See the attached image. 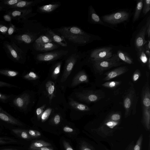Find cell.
I'll return each instance as SVG.
<instances>
[{
    "label": "cell",
    "instance_id": "cell-41",
    "mask_svg": "<svg viewBox=\"0 0 150 150\" xmlns=\"http://www.w3.org/2000/svg\"><path fill=\"white\" fill-rule=\"evenodd\" d=\"M9 27V24L4 21H0V33L3 35L6 34Z\"/></svg>",
    "mask_w": 150,
    "mask_h": 150
},
{
    "label": "cell",
    "instance_id": "cell-40",
    "mask_svg": "<svg viewBox=\"0 0 150 150\" xmlns=\"http://www.w3.org/2000/svg\"><path fill=\"white\" fill-rule=\"evenodd\" d=\"M79 148L80 150H96L93 145L84 140L81 142Z\"/></svg>",
    "mask_w": 150,
    "mask_h": 150
},
{
    "label": "cell",
    "instance_id": "cell-58",
    "mask_svg": "<svg viewBox=\"0 0 150 150\" xmlns=\"http://www.w3.org/2000/svg\"><path fill=\"white\" fill-rule=\"evenodd\" d=\"M146 64L149 70L150 69V57H148Z\"/></svg>",
    "mask_w": 150,
    "mask_h": 150
},
{
    "label": "cell",
    "instance_id": "cell-48",
    "mask_svg": "<svg viewBox=\"0 0 150 150\" xmlns=\"http://www.w3.org/2000/svg\"><path fill=\"white\" fill-rule=\"evenodd\" d=\"M61 120V116L58 114L55 115L51 120L52 123L54 125H58L60 122Z\"/></svg>",
    "mask_w": 150,
    "mask_h": 150
},
{
    "label": "cell",
    "instance_id": "cell-37",
    "mask_svg": "<svg viewBox=\"0 0 150 150\" xmlns=\"http://www.w3.org/2000/svg\"><path fill=\"white\" fill-rule=\"evenodd\" d=\"M15 95L13 94H6L0 92V102L4 103H9Z\"/></svg>",
    "mask_w": 150,
    "mask_h": 150
},
{
    "label": "cell",
    "instance_id": "cell-59",
    "mask_svg": "<svg viewBox=\"0 0 150 150\" xmlns=\"http://www.w3.org/2000/svg\"><path fill=\"white\" fill-rule=\"evenodd\" d=\"M148 144V150H150V134L149 136Z\"/></svg>",
    "mask_w": 150,
    "mask_h": 150
},
{
    "label": "cell",
    "instance_id": "cell-9",
    "mask_svg": "<svg viewBox=\"0 0 150 150\" xmlns=\"http://www.w3.org/2000/svg\"><path fill=\"white\" fill-rule=\"evenodd\" d=\"M129 17L130 14L128 12L121 11L104 15L102 17V19L105 23L116 25L127 21Z\"/></svg>",
    "mask_w": 150,
    "mask_h": 150
},
{
    "label": "cell",
    "instance_id": "cell-28",
    "mask_svg": "<svg viewBox=\"0 0 150 150\" xmlns=\"http://www.w3.org/2000/svg\"><path fill=\"white\" fill-rule=\"evenodd\" d=\"M46 88L50 103L54 96L55 86L54 83L53 81H49L46 84Z\"/></svg>",
    "mask_w": 150,
    "mask_h": 150
},
{
    "label": "cell",
    "instance_id": "cell-50",
    "mask_svg": "<svg viewBox=\"0 0 150 150\" xmlns=\"http://www.w3.org/2000/svg\"><path fill=\"white\" fill-rule=\"evenodd\" d=\"M141 76V72L140 71L137 69L134 72L132 76V80L135 82L137 81L139 78Z\"/></svg>",
    "mask_w": 150,
    "mask_h": 150
},
{
    "label": "cell",
    "instance_id": "cell-31",
    "mask_svg": "<svg viewBox=\"0 0 150 150\" xmlns=\"http://www.w3.org/2000/svg\"><path fill=\"white\" fill-rule=\"evenodd\" d=\"M21 0H1L0 5L2 6L6 11L9 9Z\"/></svg>",
    "mask_w": 150,
    "mask_h": 150
},
{
    "label": "cell",
    "instance_id": "cell-34",
    "mask_svg": "<svg viewBox=\"0 0 150 150\" xmlns=\"http://www.w3.org/2000/svg\"><path fill=\"white\" fill-rule=\"evenodd\" d=\"M51 145V144L49 142L42 140H37L32 143L30 146V149L32 150L34 149L46 147Z\"/></svg>",
    "mask_w": 150,
    "mask_h": 150
},
{
    "label": "cell",
    "instance_id": "cell-35",
    "mask_svg": "<svg viewBox=\"0 0 150 150\" xmlns=\"http://www.w3.org/2000/svg\"><path fill=\"white\" fill-rule=\"evenodd\" d=\"M12 132L21 138L25 139H29L31 137L28 131L20 129H12Z\"/></svg>",
    "mask_w": 150,
    "mask_h": 150
},
{
    "label": "cell",
    "instance_id": "cell-30",
    "mask_svg": "<svg viewBox=\"0 0 150 150\" xmlns=\"http://www.w3.org/2000/svg\"><path fill=\"white\" fill-rule=\"evenodd\" d=\"M143 0H139L137 1L135 12L133 18V23L139 18L143 8Z\"/></svg>",
    "mask_w": 150,
    "mask_h": 150
},
{
    "label": "cell",
    "instance_id": "cell-17",
    "mask_svg": "<svg viewBox=\"0 0 150 150\" xmlns=\"http://www.w3.org/2000/svg\"><path fill=\"white\" fill-rule=\"evenodd\" d=\"M128 69L126 66H122L117 67L105 74V76L103 79L105 81L110 79L118 76L127 72Z\"/></svg>",
    "mask_w": 150,
    "mask_h": 150
},
{
    "label": "cell",
    "instance_id": "cell-7",
    "mask_svg": "<svg viewBox=\"0 0 150 150\" xmlns=\"http://www.w3.org/2000/svg\"><path fill=\"white\" fill-rule=\"evenodd\" d=\"M93 67L96 71L101 73L112 68L119 66L124 64L116 54H113L109 58L103 59L91 60Z\"/></svg>",
    "mask_w": 150,
    "mask_h": 150
},
{
    "label": "cell",
    "instance_id": "cell-5",
    "mask_svg": "<svg viewBox=\"0 0 150 150\" xmlns=\"http://www.w3.org/2000/svg\"><path fill=\"white\" fill-rule=\"evenodd\" d=\"M130 86L124 94L123 97V105L125 110V117H127L129 116L132 111L133 115L136 112V106L138 100L135 90L132 83Z\"/></svg>",
    "mask_w": 150,
    "mask_h": 150
},
{
    "label": "cell",
    "instance_id": "cell-44",
    "mask_svg": "<svg viewBox=\"0 0 150 150\" xmlns=\"http://www.w3.org/2000/svg\"><path fill=\"white\" fill-rule=\"evenodd\" d=\"M142 12L143 14L146 15L150 10V0H144Z\"/></svg>",
    "mask_w": 150,
    "mask_h": 150
},
{
    "label": "cell",
    "instance_id": "cell-10",
    "mask_svg": "<svg viewBox=\"0 0 150 150\" xmlns=\"http://www.w3.org/2000/svg\"><path fill=\"white\" fill-rule=\"evenodd\" d=\"M113 48L111 47H105L96 49L91 52L90 61L96 59H103L111 57L113 55Z\"/></svg>",
    "mask_w": 150,
    "mask_h": 150
},
{
    "label": "cell",
    "instance_id": "cell-61",
    "mask_svg": "<svg viewBox=\"0 0 150 150\" xmlns=\"http://www.w3.org/2000/svg\"><path fill=\"white\" fill-rule=\"evenodd\" d=\"M5 38V37L0 33V39L2 40H3Z\"/></svg>",
    "mask_w": 150,
    "mask_h": 150
},
{
    "label": "cell",
    "instance_id": "cell-32",
    "mask_svg": "<svg viewBox=\"0 0 150 150\" xmlns=\"http://www.w3.org/2000/svg\"><path fill=\"white\" fill-rule=\"evenodd\" d=\"M22 78L28 81L36 80L39 78V76L35 72L30 71L27 72H24L22 75Z\"/></svg>",
    "mask_w": 150,
    "mask_h": 150
},
{
    "label": "cell",
    "instance_id": "cell-23",
    "mask_svg": "<svg viewBox=\"0 0 150 150\" xmlns=\"http://www.w3.org/2000/svg\"><path fill=\"white\" fill-rule=\"evenodd\" d=\"M46 34L51 38L53 41L57 43L59 45L64 47L67 46V43L65 40L50 29L47 30Z\"/></svg>",
    "mask_w": 150,
    "mask_h": 150
},
{
    "label": "cell",
    "instance_id": "cell-24",
    "mask_svg": "<svg viewBox=\"0 0 150 150\" xmlns=\"http://www.w3.org/2000/svg\"><path fill=\"white\" fill-rule=\"evenodd\" d=\"M143 140V135L141 134L136 142H131L126 147L125 150H141Z\"/></svg>",
    "mask_w": 150,
    "mask_h": 150
},
{
    "label": "cell",
    "instance_id": "cell-29",
    "mask_svg": "<svg viewBox=\"0 0 150 150\" xmlns=\"http://www.w3.org/2000/svg\"><path fill=\"white\" fill-rule=\"evenodd\" d=\"M17 71L8 68L0 69V75L9 77H14L20 75Z\"/></svg>",
    "mask_w": 150,
    "mask_h": 150
},
{
    "label": "cell",
    "instance_id": "cell-15",
    "mask_svg": "<svg viewBox=\"0 0 150 150\" xmlns=\"http://www.w3.org/2000/svg\"><path fill=\"white\" fill-rule=\"evenodd\" d=\"M0 120L9 124L21 126L23 123L8 113L0 106Z\"/></svg>",
    "mask_w": 150,
    "mask_h": 150
},
{
    "label": "cell",
    "instance_id": "cell-20",
    "mask_svg": "<svg viewBox=\"0 0 150 150\" xmlns=\"http://www.w3.org/2000/svg\"><path fill=\"white\" fill-rule=\"evenodd\" d=\"M142 123L146 130H150V108H142Z\"/></svg>",
    "mask_w": 150,
    "mask_h": 150
},
{
    "label": "cell",
    "instance_id": "cell-2",
    "mask_svg": "<svg viewBox=\"0 0 150 150\" xmlns=\"http://www.w3.org/2000/svg\"><path fill=\"white\" fill-rule=\"evenodd\" d=\"M23 23L21 28H18L16 34L10 39L11 42L15 43L25 53L31 44L37 38V35L32 31V22L27 20Z\"/></svg>",
    "mask_w": 150,
    "mask_h": 150
},
{
    "label": "cell",
    "instance_id": "cell-22",
    "mask_svg": "<svg viewBox=\"0 0 150 150\" xmlns=\"http://www.w3.org/2000/svg\"><path fill=\"white\" fill-rule=\"evenodd\" d=\"M41 2V0H40L30 1L21 0L15 5L11 7L10 9L30 8L36 5Z\"/></svg>",
    "mask_w": 150,
    "mask_h": 150
},
{
    "label": "cell",
    "instance_id": "cell-33",
    "mask_svg": "<svg viewBox=\"0 0 150 150\" xmlns=\"http://www.w3.org/2000/svg\"><path fill=\"white\" fill-rule=\"evenodd\" d=\"M53 42L50 37L46 33L45 35H41L37 38L33 43L35 44H43L47 43Z\"/></svg>",
    "mask_w": 150,
    "mask_h": 150
},
{
    "label": "cell",
    "instance_id": "cell-13",
    "mask_svg": "<svg viewBox=\"0 0 150 150\" xmlns=\"http://www.w3.org/2000/svg\"><path fill=\"white\" fill-rule=\"evenodd\" d=\"M79 57L76 54H73L69 56L67 59L64 71L61 79V81H65L71 72L74 65Z\"/></svg>",
    "mask_w": 150,
    "mask_h": 150
},
{
    "label": "cell",
    "instance_id": "cell-51",
    "mask_svg": "<svg viewBox=\"0 0 150 150\" xmlns=\"http://www.w3.org/2000/svg\"><path fill=\"white\" fill-rule=\"evenodd\" d=\"M4 21L9 24L12 23L13 20L11 15L7 13H5L3 16Z\"/></svg>",
    "mask_w": 150,
    "mask_h": 150
},
{
    "label": "cell",
    "instance_id": "cell-8",
    "mask_svg": "<svg viewBox=\"0 0 150 150\" xmlns=\"http://www.w3.org/2000/svg\"><path fill=\"white\" fill-rule=\"evenodd\" d=\"M32 7L24 8H14L6 11L9 14L13 20L16 21L18 23H23L29 18L33 16Z\"/></svg>",
    "mask_w": 150,
    "mask_h": 150
},
{
    "label": "cell",
    "instance_id": "cell-1",
    "mask_svg": "<svg viewBox=\"0 0 150 150\" xmlns=\"http://www.w3.org/2000/svg\"><path fill=\"white\" fill-rule=\"evenodd\" d=\"M120 122L111 120L108 115L101 122L92 123L88 131L97 142L105 141L112 137L116 131L123 128L120 126Z\"/></svg>",
    "mask_w": 150,
    "mask_h": 150
},
{
    "label": "cell",
    "instance_id": "cell-18",
    "mask_svg": "<svg viewBox=\"0 0 150 150\" xmlns=\"http://www.w3.org/2000/svg\"><path fill=\"white\" fill-rule=\"evenodd\" d=\"M142 108H150V90L149 83L146 82L143 87L142 96Z\"/></svg>",
    "mask_w": 150,
    "mask_h": 150
},
{
    "label": "cell",
    "instance_id": "cell-52",
    "mask_svg": "<svg viewBox=\"0 0 150 150\" xmlns=\"http://www.w3.org/2000/svg\"><path fill=\"white\" fill-rule=\"evenodd\" d=\"M63 144L65 150H74L69 143L65 140L63 141Z\"/></svg>",
    "mask_w": 150,
    "mask_h": 150
},
{
    "label": "cell",
    "instance_id": "cell-63",
    "mask_svg": "<svg viewBox=\"0 0 150 150\" xmlns=\"http://www.w3.org/2000/svg\"><path fill=\"white\" fill-rule=\"evenodd\" d=\"M104 147L105 150H110L105 146H104Z\"/></svg>",
    "mask_w": 150,
    "mask_h": 150
},
{
    "label": "cell",
    "instance_id": "cell-55",
    "mask_svg": "<svg viewBox=\"0 0 150 150\" xmlns=\"http://www.w3.org/2000/svg\"><path fill=\"white\" fill-rule=\"evenodd\" d=\"M146 34L147 35L148 37L149 38L150 37V23L149 25L146 29Z\"/></svg>",
    "mask_w": 150,
    "mask_h": 150
},
{
    "label": "cell",
    "instance_id": "cell-45",
    "mask_svg": "<svg viewBox=\"0 0 150 150\" xmlns=\"http://www.w3.org/2000/svg\"><path fill=\"white\" fill-rule=\"evenodd\" d=\"M0 88H19V87L8 83L0 80Z\"/></svg>",
    "mask_w": 150,
    "mask_h": 150
},
{
    "label": "cell",
    "instance_id": "cell-6",
    "mask_svg": "<svg viewBox=\"0 0 150 150\" xmlns=\"http://www.w3.org/2000/svg\"><path fill=\"white\" fill-rule=\"evenodd\" d=\"M31 102L30 92L25 91L18 95H15L9 103L11 107L18 111L25 112L28 109Z\"/></svg>",
    "mask_w": 150,
    "mask_h": 150
},
{
    "label": "cell",
    "instance_id": "cell-21",
    "mask_svg": "<svg viewBox=\"0 0 150 150\" xmlns=\"http://www.w3.org/2000/svg\"><path fill=\"white\" fill-rule=\"evenodd\" d=\"M89 82L88 76L83 71L79 72L74 77L72 81L71 86H72L83 83H87Z\"/></svg>",
    "mask_w": 150,
    "mask_h": 150
},
{
    "label": "cell",
    "instance_id": "cell-3",
    "mask_svg": "<svg viewBox=\"0 0 150 150\" xmlns=\"http://www.w3.org/2000/svg\"><path fill=\"white\" fill-rule=\"evenodd\" d=\"M57 31L65 39L75 44L85 45L92 40L91 34L76 26L62 27Z\"/></svg>",
    "mask_w": 150,
    "mask_h": 150
},
{
    "label": "cell",
    "instance_id": "cell-49",
    "mask_svg": "<svg viewBox=\"0 0 150 150\" xmlns=\"http://www.w3.org/2000/svg\"><path fill=\"white\" fill-rule=\"evenodd\" d=\"M45 107V105L43 106L37 108L35 111V113L38 120L40 119L41 115L43 113Z\"/></svg>",
    "mask_w": 150,
    "mask_h": 150
},
{
    "label": "cell",
    "instance_id": "cell-53",
    "mask_svg": "<svg viewBox=\"0 0 150 150\" xmlns=\"http://www.w3.org/2000/svg\"><path fill=\"white\" fill-rule=\"evenodd\" d=\"M64 131L66 133H71L74 132L73 129L67 126H64L63 128Z\"/></svg>",
    "mask_w": 150,
    "mask_h": 150
},
{
    "label": "cell",
    "instance_id": "cell-27",
    "mask_svg": "<svg viewBox=\"0 0 150 150\" xmlns=\"http://www.w3.org/2000/svg\"><path fill=\"white\" fill-rule=\"evenodd\" d=\"M69 104L72 107L78 110L87 111L90 110V108L86 105L79 103L72 98L70 99Z\"/></svg>",
    "mask_w": 150,
    "mask_h": 150
},
{
    "label": "cell",
    "instance_id": "cell-16",
    "mask_svg": "<svg viewBox=\"0 0 150 150\" xmlns=\"http://www.w3.org/2000/svg\"><path fill=\"white\" fill-rule=\"evenodd\" d=\"M88 17L89 22L92 24H99L112 28L105 24V23L101 19L92 5H90L88 7ZM112 28L114 29L113 28Z\"/></svg>",
    "mask_w": 150,
    "mask_h": 150
},
{
    "label": "cell",
    "instance_id": "cell-47",
    "mask_svg": "<svg viewBox=\"0 0 150 150\" xmlns=\"http://www.w3.org/2000/svg\"><path fill=\"white\" fill-rule=\"evenodd\" d=\"M31 137L35 138L41 136V133L38 131L33 130H29L28 131Z\"/></svg>",
    "mask_w": 150,
    "mask_h": 150
},
{
    "label": "cell",
    "instance_id": "cell-54",
    "mask_svg": "<svg viewBox=\"0 0 150 150\" xmlns=\"http://www.w3.org/2000/svg\"><path fill=\"white\" fill-rule=\"evenodd\" d=\"M32 150H54L52 148L43 147L39 148H35L33 149Z\"/></svg>",
    "mask_w": 150,
    "mask_h": 150
},
{
    "label": "cell",
    "instance_id": "cell-62",
    "mask_svg": "<svg viewBox=\"0 0 150 150\" xmlns=\"http://www.w3.org/2000/svg\"><path fill=\"white\" fill-rule=\"evenodd\" d=\"M18 150L16 149H4V150Z\"/></svg>",
    "mask_w": 150,
    "mask_h": 150
},
{
    "label": "cell",
    "instance_id": "cell-14",
    "mask_svg": "<svg viewBox=\"0 0 150 150\" xmlns=\"http://www.w3.org/2000/svg\"><path fill=\"white\" fill-rule=\"evenodd\" d=\"M77 97L80 100L88 103L97 101L103 97V95L98 91H89L79 93Z\"/></svg>",
    "mask_w": 150,
    "mask_h": 150
},
{
    "label": "cell",
    "instance_id": "cell-38",
    "mask_svg": "<svg viewBox=\"0 0 150 150\" xmlns=\"http://www.w3.org/2000/svg\"><path fill=\"white\" fill-rule=\"evenodd\" d=\"M62 64V62H59L54 66L51 75L53 79H56L60 73Z\"/></svg>",
    "mask_w": 150,
    "mask_h": 150
},
{
    "label": "cell",
    "instance_id": "cell-56",
    "mask_svg": "<svg viewBox=\"0 0 150 150\" xmlns=\"http://www.w3.org/2000/svg\"><path fill=\"white\" fill-rule=\"evenodd\" d=\"M145 49H147L150 50V41L149 40L148 41V43L146 45L144 46Z\"/></svg>",
    "mask_w": 150,
    "mask_h": 150
},
{
    "label": "cell",
    "instance_id": "cell-57",
    "mask_svg": "<svg viewBox=\"0 0 150 150\" xmlns=\"http://www.w3.org/2000/svg\"><path fill=\"white\" fill-rule=\"evenodd\" d=\"M145 53L148 57H150V50L147 49H145Z\"/></svg>",
    "mask_w": 150,
    "mask_h": 150
},
{
    "label": "cell",
    "instance_id": "cell-19",
    "mask_svg": "<svg viewBox=\"0 0 150 150\" xmlns=\"http://www.w3.org/2000/svg\"><path fill=\"white\" fill-rule=\"evenodd\" d=\"M33 47L37 51L47 52L56 49L59 46L52 42L43 44L33 43Z\"/></svg>",
    "mask_w": 150,
    "mask_h": 150
},
{
    "label": "cell",
    "instance_id": "cell-12",
    "mask_svg": "<svg viewBox=\"0 0 150 150\" xmlns=\"http://www.w3.org/2000/svg\"><path fill=\"white\" fill-rule=\"evenodd\" d=\"M68 52L67 50H55L50 52L39 54L37 55L36 59L41 62H50L57 59L66 55Z\"/></svg>",
    "mask_w": 150,
    "mask_h": 150
},
{
    "label": "cell",
    "instance_id": "cell-26",
    "mask_svg": "<svg viewBox=\"0 0 150 150\" xmlns=\"http://www.w3.org/2000/svg\"><path fill=\"white\" fill-rule=\"evenodd\" d=\"M116 54L120 59L122 62L129 64L133 63L132 58L126 52L119 50L117 51Z\"/></svg>",
    "mask_w": 150,
    "mask_h": 150
},
{
    "label": "cell",
    "instance_id": "cell-39",
    "mask_svg": "<svg viewBox=\"0 0 150 150\" xmlns=\"http://www.w3.org/2000/svg\"><path fill=\"white\" fill-rule=\"evenodd\" d=\"M137 55L141 63L143 64H147L148 58L145 54L144 47L141 51L137 52Z\"/></svg>",
    "mask_w": 150,
    "mask_h": 150
},
{
    "label": "cell",
    "instance_id": "cell-4",
    "mask_svg": "<svg viewBox=\"0 0 150 150\" xmlns=\"http://www.w3.org/2000/svg\"><path fill=\"white\" fill-rule=\"evenodd\" d=\"M2 44L3 48L10 59L15 63L20 64L25 63L26 53L15 43L5 40Z\"/></svg>",
    "mask_w": 150,
    "mask_h": 150
},
{
    "label": "cell",
    "instance_id": "cell-46",
    "mask_svg": "<svg viewBox=\"0 0 150 150\" xmlns=\"http://www.w3.org/2000/svg\"><path fill=\"white\" fill-rule=\"evenodd\" d=\"M17 141L14 139L5 137H0V144H5L15 143Z\"/></svg>",
    "mask_w": 150,
    "mask_h": 150
},
{
    "label": "cell",
    "instance_id": "cell-42",
    "mask_svg": "<svg viewBox=\"0 0 150 150\" xmlns=\"http://www.w3.org/2000/svg\"><path fill=\"white\" fill-rule=\"evenodd\" d=\"M121 83V82L119 81H108L102 84V86L106 88H113L118 86Z\"/></svg>",
    "mask_w": 150,
    "mask_h": 150
},
{
    "label": "cell",
    "instance_id": "cell-25",
    "mask_svg": "<svg viewBox=\"0 0 150 150\" xmlns=\"http://www.w3.org/2000/svg\"><path fill=\"white\" fill-rule=\"evenodd\" d=\"M60 6L59 4H50L39 7L38 10L43 13H50L53 12Z\"/></svg>",
    "mask_w": 150,
    "mask_h": 150
},
{
    "label": "cell",
    "instance_id": "cell-43",
    "mask_svg": "<svg viewBox=\"0 0 150 150\" xmlns=\"http://www.w3.org/2000/svg\"><path fill=\"white\" fill-rule=\"evenodd\" d=\"M52 110V108H48L43 111L40 118L41 121L42 122H44L47 120L51 114Z\"/></svg>",
    "mask_w": 150,
    "mask_h": 150
},
{
    "label": "cell",
    "instance_id": "cell-36",
    "mask_svg": "<svg viewBox=\"0 0 150 150\" xmlns=\"http://www.w3.org/2000/svg\"><path fill=\"white\" fill-rule=\"evenodd\" d=\"M9 24V28L4 36L5 38H8L9 39L12 36L16 33L18 28L17 27L12 23Z\"/></svg>",
    "mask_w": 150,
    "mask_h": 150
},
{
    "label": "cell",
    "instance_id": "cell-60",
    "mask_svg": "<svg viewBox=\"0 0 150 150\" xmlns=\"http://www.w3.org/2000/svg\"><path fill=\"white\" fill-rule=\"evenodd\" d=\"M2 11H6L5 9L0 5V12Z\"/></svg>",
    "mask_w": 150,
    "mask_h": 150
},
{
    "label": "cell",
    "instance_id": "cell-11",
    "mask_svg": "<svg viewBox=\"0 0 150 150\" xmlns=\"http://www.w3.org/2000/svg\"><path fill=\"white\" fill-rule=\"evenodd\" d=\"M150 23V17L149 16L147 19L146 23L141 28L136 37L134 44L137 52L141 51L147 42V41L145 39V36L146 29Z\"/></svg>",
    "mask_w": 150,
    "mask_h": 150
}]
</instances>
